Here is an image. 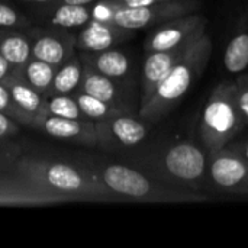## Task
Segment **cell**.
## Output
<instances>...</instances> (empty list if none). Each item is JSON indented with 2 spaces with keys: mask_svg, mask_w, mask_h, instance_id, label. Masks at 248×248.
<instances>
[{
  "mask_svg": "<svg viewBox=\"0 0 248 248\" xmlns=\"http://www.w3.org/2000/svg\"><path fill=\"white\" fill-rule=\"evenodd\" d=\"M9 173L71 202H119V199L102 183L96 171L77 167L64 161L20 155Z\"/></svg>",
  "mask_w": 248,
  "mask_h": 248,
  "instance_id": "6da1fadb",
  "label": "cell"
},
{
  "mask_svg": "<svg viewBox=\"0 0 248 248\" xmlns=\"http://www.w3.org/2000/svg\"><path fill=\"white\" fill-rule=\"evenodd\" d=\"M137 167L173 187L206 195L208 151L195 141L179 140L154 148Z\"/></svg>",
  "mask_w": 248,
  "mask_h": 248,
  "instance_id": "7a4b0ae2",
  "label": "cell"
},
{
  "mask_svg": "<svg viewBox=\"0 0 248 248\" xmlns=\"http://www.w3.org/2000/svg\"><path fill=\"white\" fill-rule=\"evenodd\" d=\"M211 55L212 39L205 31L190 42L185 54L166 74L151 97L140 106L138 115L151 124H157L173 112L206 70Z\"/></svg>",
  "mask_w": 248,
  "mask_h": 248,
  "instance_id": "3957f363",
  "label": "cell"
},
{
  "mask_svg": "<svg viewBox=\"0 0 248 248\" xmlns=\"http://www.w3.org/2000/svg\"><path fill=\"white\" fill-rule=\"evenodd\" d=\"M102 183L119 202L137 203H199L209 201L206 195L173 187L153 177L140 167L110 163L96 171Z\"/></svg>",
  "mask_w": 248,
  "mask_h": 248,
  "instance_id": "277c9868",
  "label": "cell"
},
{
  "mask_svg": "<svg viewBox=\"0 0 248 248\" xmlns=\"http://www.w3.org/2000/svg\"><path fill=\"white\" fill-rule=\"evenodd\" d=\"M246 124L235 100V81L222 80L209 93L202 109L198 131L201 144L211 153L230 144L244 131Z\"/></svg>",
  "mask_w": 248,
  "mask_h": 248,
  "instance_id": "5b68a950",
  "label": "cell"
},
{
  "mask_svg": "<svg viewBox=\"0 0 248 248\" xmlns=\"http://www.w3.org/2000/svg\"><path fill=\"white\" fill-rule=\"evenodd\" d=\"M208 190L224 196H248V161L228 147L208 153L206 195Z\"/></svg>",
  "mask_w": 248,
  "mask_h": 248,
  "instance_id": "8992f818",
  "label": "cell"
},
{
  "mask_svg": "<svg viewBox=\"0 0 248 248\" xmlns=\"http://www.w3.org/2000/svg\"><path fill=\"white\" fill-rule=\"evenodd\" d=\"M202 9L201 0H171L140 7L116 9L112 22L131 31L150 29L170 19L196 13Z\"/></svg>",
  "mask_w": 248,
  "mask_h": 248,
  "instance_id": "52a82bcc",
  "label": "cell"
},
{
  "mask_svg": "<svg viewBox=\"0 0 248 248\" xmlns=\"http://www.w3.org/2000/svg\"><path fill=\"white\" fill-rule=\"evenodd\" d=\"M206 17L196 12L170 19L151 29L144 42L145 52L167 51L183 46L206 31Z\"/></svg>",
  "mask_w": 248,
  "mask_h": 248,
  "instance_id": "ba28073f",
  "label": "cell"
},
{
  "mask_svg": "<svg viewBox=\"0 0 248 248\" xmlns=\"http://www.w3.org/2000/svg\"><path fill=\"white\" fill-rule=\"evenodd\" d=\"M97 131V145L106 148H135L140 147L151 131V122L134 113H119L94 122Z\"/></svg>",
  "mask_w": 248,
  "mask_h": 248,
  "instance_id": "9c48e42d",
  "label": "cell"
},
{
  "mask_svg": "<svg viewBox=\"0 0 248 248\" xmlns=\"http://www.w3.org/2000/svg\"><path fill=\"white\" fill-rule=\"evenodd\" d=\"M31 57L60 67L76 54V36L65 28H29Z\"/></svg>",
  "mask_w": 248,
  "mask_h": 248,
  "instance_id": "30bf717a",
  "label": "cell"
},
{
  "mask_svg": "<svg viewBox=\"0 0 248 248\" xmlns=\"http://www.w3.org/2000/svg\"><path fill=\"white\" fill-rule=\"evenodd\" d=\"M65 202L71 201L46 192L9 171L0 173V206H49Z\"/></svg>",
  "mask_w": 248,
  "mask_h": 248,
  "instance_id": "8fae6325",
  "label": "cell"
},
{
  "mask_svg": "<svg viewBox=\"0 0 248 248\" xmlns=\"http://www.w3.org/2000/svg\"><path fill=\"white\" fill-rule=\"evenodd\" d=\"M33 128L52 138L76 142L78 145L96 147L99 144L96 125L90 119H68L54 115H44L35 119Z\"/></svg>",
  "mask_w": 248,
  "mask_h": 248,
  "instance_id": "7c38bea8",
  "label": "cell"
},
{
  "mask_svg": "<svg viewBox=\"0 0 248 248\" xmlns=\"http://www.w3.org/2000/svg\"><path fill=\"white\" fill-rule=\"evenodd\" d=\"M77 90H81L96 99H100L106 103H110L116 108L134 113L132 94L131 92H128V86L125 84V80H115L106 77L83 65V76Z\"/></svg>",
  "mask_w": 248,
  "mask_h": 248,
  "instance_id": "4fadbf2b",
  "label": "cell"
},
{
  "mask_svg": "<svg viewBox=\"0 0 248 248\" xmlns=\"http://www.w3.org/2000/svg\"><path fill=\"white\" fill-rule=\"evenodd\" d=\"M135 31L125 29L113 22H102L90 19L76 36V51L97 52L113 48L115 45L132 38Z\"/></svg>",
  "mask_w": 248,
  "mask_h": 248,
  "instance_id": "5bb4252c",
  "label": "cell"
},
{
  "mask_svg": "<svg viewBox=\"0 0 248 248\" xmlns=\"http://www.w3.org/2000/svg\"><path fill=\"white\" fill-rule=\"evenodd\" d=\"M190 42L183 46L167 49V51L145 52L147 55H145V60L142 64V73H141L140 106L144 105L151 97V94L154 93L157 86L161 83V80L166 77V74L171 70V67L180 60V57L185 54V51L187 49Z\"/></svg>",
  "mask_w": 248,
  "mask_h": 248,
  "instance_id": "9a60e30c",
  "label": "cell"
},
{
  "mask_svg": "<svg viewBox=\"0 0 248 248\" xmlns=\"http://www.w3.org/2000/svg\"><path fill=\"white\" fill-rule=\"evenodd\" d=\"M83 65L115 80H126L132 73V60L121 49L109 48L97 52H80Z\"/></svg>",
  "mask_w": 248,
  "mask_h": 248,
  "instance_id": "2e32d148",
  "label": "cell"
},
{
  "mask_svg": "<svg viewBox=\"0 0 248 248\" xmlns=\"http://www.w3.org/2000/svg\"><path fill=\"white\" fill-rule=\"evenodd\" d=\"M10 92L13 100L35 119L48 115L46 97L38 93L22 76L20 67H13L7 77L1 81Z\"/></svg>",
  "mask_w": 248,
  "mask_h": 248,
  "instance_id": "e0dca14e",
  "label": "cell"
},
{
  "mask_svg": "<svg viewBox=\"0 0 248 248\" xmlns=\"http://www.w3.org/2000/svg\"><path fill=\"white\" fill-rule=\"evenodd\" d=\"M224 67L230 74H241L248 67V17L240 22L225 51Z\"/></svg>",
  "mask_w": 248,
  "mask_h": 248,
  "instance_id": "ac0fdd59",
  "label": "cell"
},
{
  "mask_svg": "<svg viewBox=\"0 0 248 248\" xmlns=\"http://www.w3.org/2000/svg\"><path fill=\"white\" fill-rule=\"evenodd\" d=\"M0 54L13 65H23L31 57V39L19 29L0 28Z\"/></svg>",
  "mask_w": 248,
  "mask_h": 248,
  "instance_id": "d6986e66",
  "label": "cell"
},
{
  "mask_svg": "<svg viewBox=\"0 0 248 248\" xmlns=\"http://www.w3.org/2000/svg\"><path fill=\"white\" fill-rule=\"evenodd\" d=\"M81 76H83V62H81L80 57L74 54L64 64L57 67L54 78H52V84H51L46 96L71 94L74 90H77V87L81 81Z\"/></svg>",
  "mask_w": 248,
  "mask_h": 248,
  "instance_id": "ffe728a7",
  "label": "cell"
},
{
  "mask_svg": "<svg viewBox=\"0 0 248 248\" xmlns=\"http://www.w3.org/2000/svg\"><path fill=\"white\" fill-rule=\"evenodd\" d=\"M57 67L38 60L35 57H29V60L20 65V71L23 78L42 96H46L49 92V87L52 84V78L55 74Z\"/></svg>",
  "mask_w": 248,
  "mask_h": 248,
  "instance_id": "44dd1931",
  "label": "cell"
},
{
  "mask_svg": "<svg viewBox=\"0 0 248 248\" xmlns=\"http://www.w3.org/2000/svg\"><path fill=\"white\" fill-rule=\"evenodd\" d=\"M90 19L92 6L89 4H60L51 15V23L65 29L81 28Z\"/></svg>",
  "mask_w": 248,
  "mask_h": 248,
  "instance_id": "7402d4cb",
  "label": "cell"
},
{
  "mask_svg": "<svg viewBox=\"0 0 248 248\" xmlns=\"http://www.w3.org/2000/svg\"><path fill=\"white\" fill-rule=\"evenodd\" d=\"M71 94L74 96L83 115L93 122H97V121H102V119H106V118H110V116L119 115V113H131V112L116 108L110 103H106L100 99H96L81 90H74Z\"/></svg>",
  "mask_w": 248,
  "mask_h": 248,
  "instance_id": "603a6c76",
  "label": "cell"
},
{
  "mask_svg": "<svg viewBox=\"0 0 248 248\" xmlns=\"http://www.w3.org/2000/svg\"><path fill=\"white\" fill-rule=\"evenodd\" d=\"M48 115L68 118V119H87L80 110L73 94H51L46 96Z\"/></svg>",
  "mask_w": 248,
  "mask_h": 248,
  "instance_id": "cb8c5ba5",
  "label": "cell"
},
{
  "mask_svg": "<svg viewBox=\"0 0 248 248\" xmlns=\"http://www.w3.org/2000/svg\"><path fill=\"white\" fill-rule=\"evenodd\" d=\"M0 112L4 113V115H7L9 118H12L19 125H25V126L33 128L35 118L32 115H29L28 112H25L13 100L10 92L7 90V87L3 83H0Z\"/></svg>",
  "mask_w": 248,
  "mask_h": 248,
  "instance_id": "d4e9b609",
  "label": "cell"
},
{
  "mask_svg": "<svg viewBox=\"0 0 248 248\" xmlns=\"http://www.w3.org/2000/svg\"><path fill=\"white\" fill-rule=\"evenodd\" d=\"M0 28H12V29H23L31 28V22L25 15L17 12L15 7L0 3Z\"/></svg>",
  "mask_w": 248,
  "mask_h": 248,
  "instance_id": "484cf974",
  "label": "cell"
},
{
  "mask_svg": "<svg viewBox=\"0 0 248 248\" xmlns=\"http://www.w3.org/2000/svg\"><path fill=\"white\" fill-rule=\"evenodd\" d=\"M235 81V100L243 118V122L248 126V71L237 76Z\"/></svg>",
  "mask_w": 248,
  "mask_h": 248,
  "instance_id": "4316f807",
  "label": "cell"
},
{
  "mask_svg": "<svg viewBox=\"0 0 248 248\" xmlns=\"http://www.w3.org/2000/svg\"><path fill=\"white\" fill-rule=\"evenodd\" d=\"M20 148L15 144H0V173L9 171L13 163L20 157Z\"/></svg>",
  "mask_w": 248,
  "mask_h": 248,
  "instance_id": "83f0119b",
  "label": "cell"
},
{
  "mask_svg": "<svg viewBox=\"0 0 248 248\" xmlns=\"http://www.w3.org/2000/svg\"><path fill=\"white\" fill-rule=\"evenodd\" d=\"M102 1L108 4L110 9L116 10L121 7H140V6H148V4L171 1V0H102Z\"/></svg>",
  "mask_w": 248,
  "mask_h": 248,
  "instance_id": "f1b7e54d",
  "label": "cell"
},
{
  "mask_svg": "<svg viewBox=\"0 0 248 248\" xmlns=\"http://www.w3.org/2000/svg\"><path fill=\"white\" fill-rule=\"evenodd\" d=\"M19 131H20V125L15 122L12 118H9L7 115L0 112V141L19 134Z\"/></svg>",
  "mask_w": 248,
  "mask_h": 248,
  "instance_id": "f546056e",
  "label": "cell"
},
{
  "mask_svg": "<svg viewBox=\"0 0 248 248\" xmlns=\"http://www.w3.org/2000/svg\"><path fill=\"white\" fill-rule=\"evenodd\" d=\"M225 147H228L230 150H232L234 153H237L240 157H243L246 161H248V137L246 138H234L230 144H227Z\"/></svg>",
  "mask_w": 248,
  "mask_h": 248,
  "instance_id": "4dcf8cb0",
  "label": "cell"
},
{
  "mask_svg": "<svg viewBox=\"0 0 248 248\" xmlns=\"http://www.w3.org/2000/svg\"><path fill=\"white\" fill-rule=\"evenodd\" d=\"M12 68H13V65L0 54V83L7 77V74L12 71Z\"/></svg>",
  "mask_w": 248,
  "mask_h": 248,
  "instance_id": "1f68e13d",
  "label": "cell"
},
{
  "mask_svg": "<svg viewBox=\"0 0 248 248\" xmlns=\"http://www.w3.org/2000/svg\"><path fill=\"white\" fill-rule=\"evenodd\" d=\"M61 4H90L93 0H60Z\"/></svg>",
  "mask_w": 248,
  "mask_h": 248,
  "instance_id": "d6a6232c",
  "label": "cell"
},
{
  "mask_svg": "<svg viewBox=\"0 0 248 248\" xmlns=\"http://www.w3.org/2000/svg\"><path fill=\"white\" fill-rule=\"evenodd\" d=\"M23 1H35V3H45V1H51V0H23Z\"/></svg>",
  "mask_w": 248,
  "mask_h": 248,
  "instance_id": "836d02e7",
  "label": "cell"
}]
</instances>
